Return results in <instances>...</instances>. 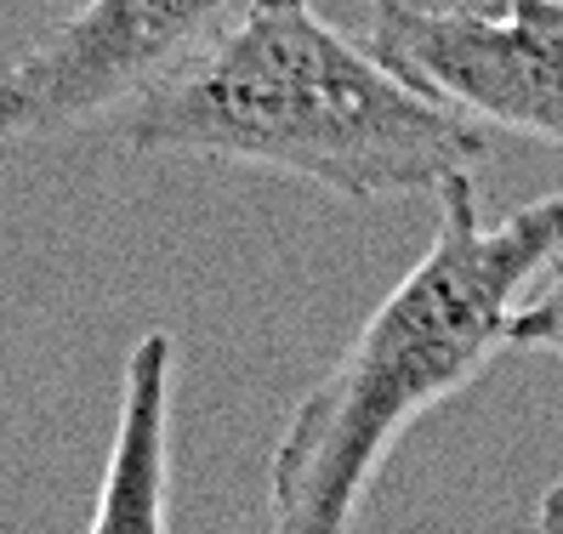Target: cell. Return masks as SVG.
I'll return each mask as SVG.
<instances>
[{"mask_svg": "<svg viewBox=\"0 0 563 534\" xmlns=\"http://www.w3.org/2000/svg\"><path fill=\"white\" fill-rule=\"evenodd\" d=\"M131 154H200L342 199L439 193L489 159L484 125L399 80L308 0L256 7L125 114Z\"/></svg>", "mask_w": 563, "mask_h": 534, "instance_id": "obj_2", "label": "cell"}, {"mask_svg": "<svg viewBox=\"0 0 563 534\" xmlns=\"http://www.w3.org/2000/svg\"><path fill=\"white\" fill-rule=\"evenodd\" d=\"M393 7H467V0H393Z\"/></svg>", "mask_w": 563, "mask_h": 534, "instance_id": "obj_8", "label": "cell"}, {"mask_svg": "<svg viewBox=\"0 0 563 534\" xmlns=\"http://www.w3.org/2000/svg\"><path fill=\"white\" fill-rule=\"evenodd\" d=\"M172 392L177 342L148 330L120 370L114 438L86 534H172Z\"/></svg>", "mask_w": 563, "mask_h": 534, "instance_id": "obj_5", "label": "cell"}, {"mask_svg": "<svg viewBox=\"0 0 563 534\" xmlns=\"http://www.w3.org/2000/svg\"><path fill=\"white\" fill-rule=\"evenodd\" d=\"M251 7L256 0H86L0 75V137L41 143L131 114Z\"/></svg>", "mask_w": 563, "mask_h": 534, "instance_id": "obj_3", "label": "cell"}, {"mask_svg": "<svg viewBox=\"0 0 563 534\" xmlns=\"http://www.w3.org/2000/svg\"><path fill=\"white\" fill-rule=\"evenodd\" d=\"M262 7H285V0H262Z\"/></svg>", "mask_w": 563, "mask_h": 534, "instance_id": "obj_9", "label": "cell"}, {"mask_svg": "<svg viewBox=\"0 0 563 534\" xmlns=\"http://www.w3.org/2000/svg\"><path fill=\"white\" fill-rule=\"evenodd\" d=\"M427 256L296 404L268 460V534H353L399 438L512 347L523 296L563 256V193L484 222L473 177H450Z\"/></svg>", "mask_w": 563, "mask_h": 534, "instance_id": "obj_1", "label": "cell"}, {"mask_svg": "<svg viewBox=\"0 0 563 534\" xmlns=\"http://www.w3.org/2000/svg\"><path fill=\"white\" fill-rule=\"evenodd\" d=\"M512 347L563 358V267H558V274H547L536 290L523 296V308L512 319Z\"/></svg>", "mask_w": 563, "mask_h": 534, "instance_id": "obj_6", "label": "cell"}, {"mask_svg": "<svg viewBox=\"0 0 563 534\" xmlns=\"http://www.w3.org/2000/svg\"><path fill=\"white\" fill-rule=\"evenodd\" d=\"M371 52L444 109L563 148V0H371Z\"/></svg>", "mask_w": 563, "mask_h": 534, "instance_id": "obj_4", "label": "cell"}, {"mask_svg": "<svg viewBox=\"0 0 563 534\" xmlns=\"http://www.w3.org/2000/svg\"><path fill=\"white\" fill-rule=\"evenodd\" d=\"M536 529H541V534H563V478L536 500Z\"/></svg>", "mask_w": 563, "mask_h": 534, "instance_id": "obj_7", "label": "cell"}]
</instances>
